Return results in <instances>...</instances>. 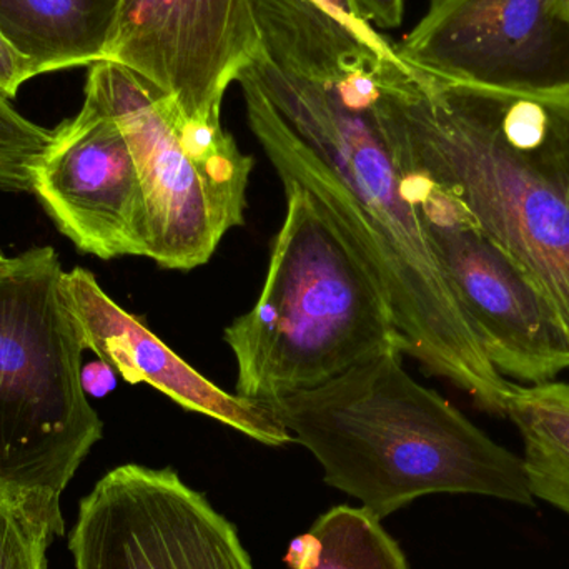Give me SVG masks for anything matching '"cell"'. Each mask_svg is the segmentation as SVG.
Returning <instances> with one entry per match:
<instances>
[{"mask_svg":"<svg viewBox=\"0 0 569 569\" xmlns=\"http://www.w3.org/2000/svg\"><path fill=\"white\" fill-rule=\"evenodd\" d=\"M390 348L340 377L267 401L328 487L383 520L427 495H478L533 507L523 460L418 383Z\"/></svg>","mask_w":569,"mask_h":569,"instance_id":"cell-3","label":"cell"},{"mask_svg":"<svg viewBox=\"0 0 569 569\" xmlns=\"http://www.w3.org/2000/svg\"><path fill=\"white\" fill-rule=\"evenodd\" d=\"M385 133L540 290L569 335V93L450 82L388 59Z\"/></svg>","mask_w":569,"mask_h":569,"instance_id":"cell-2","label":"cell"},{"mask_svg":"<svg viewBox=\"0 0 569 569\" xmlns=\"http://www.w3.org/2000/svg\"><path fill=\"white\" fill-rule=\"evenodd\" d=\"M320 2L325 3L328 9L335 10V12L347 17V19L355 20V22H361L357 10H355L353 3H351V0H320Z\"/></svg>","mask_w":569,"mask_h":569,"instance_id":"cell-21","label":"cell"},{"mask_svg":"<svg viewBox=\"0 0 569 569\" xmlns=\"http://www.w3.org/2000/svg\"><path fill=\"white\" fill-rule=\"evenodd\" d=\"M73 569H253L236 525L172 468L122 465L80 501Z\"/></svg>","mask_w":569,"mask_h":569,"instance_id":"cell-8","label":"cell"},{"mask_svg":"<svg viewBox=\"0 0 569 569\" xmlns=\"http://www.w3.org/2000/svg\"><path fill=\"white\" fill-rule=\"evenodd\" d=\"M52 247L0 263V490L62 521L60 497L102 440L82 387V335Z\"/></svg>","mask_w":569,"mask_h":569,"instance_id":"cell-5","label":"cell"},{"mask_svg":"<svg viewBox=\"0 0 569 569\" xmlns=\"http://www.w3.org/2000/svg\"><path fill=\"white\" fill-rule=\"evenodd\" d=\"M390 143L431 249L493 367L521 385L547 383L569 370V335L540 290L443 187Z\"/></svg>","mask_w":569,"mask_h":569,"instance_id":"cell-7","label":"cell"},{"mask_svg":"<svg viewBox=\"0 0 569 569\" xmlns=\"http://www.w3.org/2000/svg\"><path fill=\"white\" fill-rule=\"evenodd\" d=\"M259 47L253 0H122L106 60L189 116L222 120L227 89Z\"/></svg>","mask_w":569,"mask_h":569,"instance_id":"cell-10","label":"cell"},{"mask_svg":"<svg viewBox=\"0 0 569 569\" xmlns=\"http://www.w3.org/2000/svg\"><path fill=\"white\" fill-rule=\"evenodd\" d=\"M397 56L450 82L567 96L569 0H431Z\"/></svg>","mask_w":569,"mask_h":569,"instance_id":"cell-9","label":"cell"},{"mask_svg":"<svg viewBox=\"0 0 569 569\" xmlns=\"http://www.w3.org/2000/svg\"><path fill=\"white\" fill-rule=\"evenodd\" d=\"M395 53L383 36L317 13L277 27L237 77L250 129L280 180L305 187L383 290L403 353L503 417L491 363L448 282L377 113Z\"/></svg>","mask_w":569,"mask_h":569,"instance_id":"cell-1","label":"cell"},{"mask_svg":"<svg viewBox=\"0 0 569 569\" xmlns=\"http://www.w3.org/2000/svg\"><path fill=\"white\" fill-rule=\"evenodd\" d=\"M62 284L83 347L123 380L150 385L179 407L220 421L267 447L293 443L269 405L217 387L167 347L140 318L116 303L92 272L76 267L63 272Z\"/></svg>","mask_w":569,"mask_h":569,"instance_id":"cell-12","label":"cell"},{"mask_svg":"<svg viewBox=\"0 0 569 569\" xmlns=\"http://www.w3.org/2000/svg\"><path fill=\"white\" fill-rule=\"evenodd\" d=\"M7 257L3 256L2 252H0V263L6 262Z\"/></svg>","mask_w":569,"mask_h":569,"instance_id":"cell-22","label":"cell"},{"mask_svg":"<svg viewBox=\"0 0 569 569\" xmlns=\"http://www.w3.org/2000/svg\"><path fill=\"white\" fill-rule=\"evenodd\" d=\"M32 193L80 252L100 260L149 256L136 160L113 117L90 97L53 130L33 172Z\"/></svg>","mask_w":569,"mask_h":569,"instance_id":"cell-11","label":"cell"},{"mask_svg":"<svg viewBox=\"0 0 569 569\" xmlns=\"http://www.w3.org/2000/svg\"><path fill=\"white\" fill-rule=\"evenodd\" d=\"M63 535L62 521L0 490V569H46L47 550Z\"/></svg>","mask_w":569,"mask_h":569,"instance_id":"cell-16","label":"cell"},{"mask_svg":"<svg viewBox=\"0 0 569 569\" xmlns=\"http://www.w3.org/2000/svg\"><path fill=\"white\" fill-rule=\"evenodd\" d=\"M503 417L523 440L531 497L569 517V383H511Z\"/></svg>","mask_w":569,"mask_h":569,"instance_id":"cell-14","label":"cell"},{"mask_svg":"<svg viewBox=\"0 0 569 569\" xmlns=\"http://www.w3.org/2000/svg\"><path fill=\"white\" fill-rule=\"evenodd\" d=\"M53 130L20 116L0 97V190L32 193L33 172L52 142Z\"/></svg>","mask_w":569,"mask_h":569,"instance_id":"cell-17","label":"cell"},{"mask_svg":"<svg viewBox=\"0 0 569 569\" xmlns=\"http://www.w3.org/2000/svg\"><path fill=\"white\" fill-rule=\"evenodd\" d=\"M361 22L395 29L403 20L405 0H351Z\"/></svg>","mask_w":569,"mask_h":569,"instance_id":"cell-19","label":"cell"},{"mask_svg":"<svg viewBox=\"0 0 569 569\" xmlns=\"http://www.w3.org/2000/svg\"><path fill=\"white\" fill-rule=\"evenodd\" d=\"M122 0H0V32L36 76L107 59Z\"/></svg>","mask_w":569,"mask_h":569,"instance_id":"cell-13","label":"cell"},{"mask_svg":"<svg viewBox=\"0 0 569 569\" xmlns=\"http://www.w3.org/2000/svg\"><path fill=\"white\" fill-rule=\"evenodd\" d=\"M86 97L122 130L142 182L149 256L160 269L206 266L223 237L246 223L253 157L222 120L197 119L112 60L93 63Z\"/></svg>","mask_w":569,"mask_h":569,"instance_id":"cell-6","label":"cell"},{"mask_svg":"<svg viewBox=\"0 0 569 569\" xmlns=\"http://www.w3.org/2000/svg\"><path fill=\"white\" fill-rule=\"evenodd\" d=\"M82 387L86 393L103 397L116 387V375L106 361L99 360L82 367Z\"/></svg>","mask_w":569,"mask_h":569,"instance_id":"cell-20","label":"cell"},{"mask_svg":"<svg viewBox=\"0 0 569 569\" xmlns=\"http://www.w3.org/2000/svg\"><path fill=\"white\" fill-rule=\"evenodd\" d=\"M380 521L363 507L333 508L293 540L284 561L291 569H410Z\"/></svg>","mask_w":569,"mask_h":569,"instance_id":"cell-15","label":"cell"},{"mask_svg":"<svg viewBox=\"0 0 569 569\" xmlns=\"http://www.w3.org/2000/svg\"><path fill=\"white\" fill-rule=\"evenodd\" d=\"M33 77L32 63L0 32V97L13 99L20 86Z\"/></svg>","mask_w":569,"mask_h":569,"instance_id":"cell-18","label":"cell"},{"mask_svg":"<svg viewBox=\"0 0 569 569\" xmlns=\"http://www.w3.org/2000/svg\"><path fill=\"white\" fill-rule=\"evenodd\" d=\"M282 183L287 213L262 293L223 331L236 393L262 403L320 387L390 348L403 351L383 290L327 210L305 187Z\"/></svg>","mask_w":569,"mask_h":569,"instance_id":"cell-4","label":"cell"}]
</instances>
